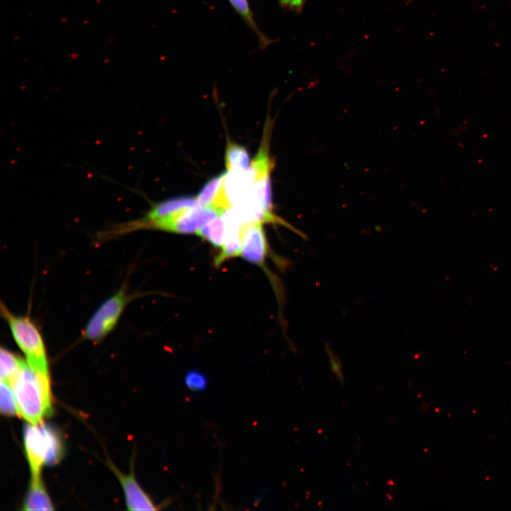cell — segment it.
Masks as SVG:
<instances>
[{
  "instance_id": "obj_1",
  "label": "cell",
  "mask_w": 511,
  "mask_h": 511,
  "mask_svg": "<svg viewBox=\"0 0 511 511\" xmlns=\"http://www.w3.org/2000/svg\"><path fill=\"white\" fill-rule=\"evenodd\" d=\"M18 414L31 424H39L52 410L50 377L31 368L26 360L10 382Z\"/></svg>"
},
{
  "instance_id": "obj_6",
  "label": "cell",
  "mask_w": 511,
  "mask_h": 511,
  "mask_svg": "<svg viewBox=\"0 0 511 511\" xmlns=\"http://www.w3.org/2000/svg\"><path fill=\"white\" fill-rule=\"evenodd\" d=\"M267 253L268 244L262 222L244 223L242 226V258L263 266Z\"/></svg>"
},
{
  "instance_id": "obj_7",
  "label": "cell",
  "mask_w": 511,
  "mask_h": 511,
  "mask_svg": "<svg viewBox=\"0 0 511 511\" xmlns=\"http://www.w3.org/2000/svg\"><path fill=\"white\" fill-rule=\"evenodd\" d=\"M111 468L121 485L128 510H156L158 509L150 497L140 486L132 472L124 474L114 466H111Z\"/></svg>"
},
{
  "instance_id": "obj_4",
  "label": "cell",
  "mask_w": 511,
  "mask_h": 511,
  "mask_svg": "<svg viewBox=\"0 0 511 511\" xmlns=\"http://www.w3.org/2000/svg\"><path fill=\"white\" fill-rule=\"evenodd\" d=\"M23 442L31 477L40 476L42 467L56 462L60 456L61 445L58 437L41 423H29L25 427Z\"/></svg>"
},
{
  "instance_id": "obj_15",
  "label": "cell",
  "mask_w": 511,
  "mask_h": 511,
  "mask_svg": "<svg viewBox=\"0 0 511 511\" xmlns=\"http://www.w3.org/2000/svg\"><path fill=\"white\" fill-rule=\"evenodd\" d=\"M236 11L243 18L245 21L255 31L258 35H260L256 23L253 19V16L249 9V6L247 0H229Z\"/></svg>"
},
{
  "instance_id": "obj_13",
  "label": "cell",
  "mask_w": 511,
  "mask_h": 511,
  "mask_svg": "<svg viewBox=\"0 0 511 511\" xmlns=\"http://www.w3.org/2000/svg\"><path fill=\"white\" fill-rule=\"evenodd\" d=\"M0 409L5 415L18 414L15 397L11 385L1 380L0 387Z\"/></svg>"
},
{
  "instance_id": "obj_14",
  "label": "cell",
  "mask_w": 511,
  "mask_h": 511,
  "mask_svg": "<svg viewBox=\"0 0 511 511\" xmlns=\"http://www.w3.org/2000/svg\"><path fill=\"white\" fill-rule=\"evenodd\" d=\"M184 382L187 388L193 392H202L208 385L206 375L197 369L189 370L185 375Z\"/></svg>"
},
{
  "instance_id": "obj_11",
  "label": "cell",
  "mask_w": 511,
  "mask_h": 511,
  "mask_svg": "<svg viewBox=\"0 0 511 511\" xmlns=\"http://www.w3.org/2000/svg\"><path fill=\"white\" fill-rule=\"evenodd\" d=\"M226 174V172L220 174L204 185L197 197L199 207H216V203L224 187Z\"/></svg>"
},
{
  "instance_id": "obj_12",
  "label": "cell",
  "mask_w": 511,
  "mask_h": 511,
  "mask_svg": "<svg viewBox=\"0 0 511 511\" xmlns=\"http://www.w3.org/2000/svg\"><path fill=\"white\" fill-rule=\"evenodd\" d=\"M1 380L10 383L18 371L23 359L3 347L1 348Z\"/></svg>"
},
{
  "instance_id": "obj_8",
  "label": "cell",
  "mask_w": 511,
  "mask_h": 511,
  "mask_svg": "<svg viewBox=\"0 0 511 511\" xmlns=\"http://www.w3.org/2000/svg\"><path fill=\"white\" fill-rule=\"evenodd\" d=\"M51 500L40 477H31L28 493L23 502L25 510H53Z\"/></svg>"
},
{
  "instance_id": "obj_3",
  "label": "cell",
  "mask_w": 511,
  "mask_h": 511,
  "mask_svg": "<svg viewBox=\"0 0 511 511\" xmlns=\"http://www.w3.org/2000/svg\"><path fill=\"white\" fill-rule=\"evenodd\" d=\"M137 293H131L127 280L106 298L94 312L84 328V339L97 344L104 340L116 327L127 305Z\"/></svg>"
},
{
  "instance_id": "obj_10",
  "label": "cell",
  "mask_w": 511,
  "mask_h": 511,
  "mask_svg": "<svg viewBox=\"0 0 511 511\" xmlns=\"http://www.w3.org/2000/svg\"><path fill=\"white\" fill-rule=\"evenodd\" d=\"M225 164L228 172L244 170L249 167L250 158L246 148L234 142L227 143Z\"/></svg>"
},
{
  "instance_id": "obj_5",
  "label": "cell",
  "mask_w": 511,
  "mask_h": 511,
  "mask_svg": "<svg viewBox=\"0 0 511 511\" xmlns=\"http://www.w3.org/2000/svg\"><path fill=\"white\" fill-rule=\"evenodd\" d=\"M226 211L216 207H196L169 216L137 226L133 231L154 229L177 233H193Z\"/></svg>"
},
{
  "instance_id": "obj_16",
  "label": "cell",
  "mask_w": 511,
  "mask_h": 511,
  "mask_svg": "<svg viewBox=\"0 0 511 511\" xmlns=\"http://www.w3.org/2000/svg\"><path fill=\"white\" fill-rule=\"evenodd\" d=\"M282 6L292 11L300 12L304 6L305 0H279Z\"/></svg>"
},
{
  "instance_id": "obj_2",
  "label": "cell",
  "mask_w": 511,
  "mask_h": 511,
  "mask_svg": "<svg viewBox=\"0 0 511 511\" xmlns=\"http://www.w3.org/2000/svg\"><path fill=\"white\" fill-rule=\"evenodd\" d=\"M1 314L29 366L50 377L45 342L35 322L28 316L11 312L3 302L1 303Z\"/></svg>"
},
{
  "instance_id": "obj_9",
  "label": "cell",
  "mask_w": 511,
  "mask_h": 511,
  "mask_svg": "<svg viewBox=\"0 0 511 511\" xmlns=\"http://www.w3.org/2000/svg\"><path fill=\"white\" fill-rule=\"evenodd\" d=\"M196 233L215 247L222 248L226 236V223L223 215L216 217L201 227Z\"/></svg>"
}]
</instances>
